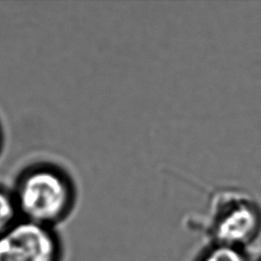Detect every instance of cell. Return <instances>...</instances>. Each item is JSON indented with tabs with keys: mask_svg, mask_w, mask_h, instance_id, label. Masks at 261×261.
Segmentation results:
<instances>
[{
	"mask_svg": "<svg viewBox=\"0 0 261 261\" xmlns=\"http://www.w3.org/2000/svg\"><path fill=\"white\" fill-rule=\"evenodd\" d=\"M20 218L55 227L71 213L74 186L65 171L49 163L28 167L12 191Z\"/></svg>",
	"mask_w": 261,
	"mask_h": 261,
	"instance_id": "cell-1",
	"label": "cell"
},
{
	"mask_svg": "<svg viewBox=\"0 0 261 261\" xmlns=\"http://www.w3.org/2000/svg\"><path fill=\"white\" fill-rule=\"evenodd\" d=\"M63 256L54 227L19 218L0 234V261H63Z\"/></svg>",
	"mask_w": 261,
	"mask_h": 261,
	"instance_id": "cell-3",
	"label": "cell"
},
{
	"mask_svg": "<svg viewBox=\"0 0 261 261\" xmlns=\"http://www.w3.org/2000/svg\"><path fill=\"white\" fill-rule=\"evenodd\" d=\"M192 261H251L246 249L207 242Z\"/></svg>",
	"mask_w": 261,
	"mask_h": 261,
	"instance_id": "cell-4",
	"label": "cell"
},
{
	"mask_svg": "<svg viewBox=\"0 0 261 261\" xmlns=\"http://www.w3.org/2000/svg\"><path fill=\"white\" fill-rule=\"evenodd\" d=\"M258 261H261V259H259V260H258Z\"/></svg>",
	"mask_w": 261,
	"mask_h": 261,
	"instance_id": "cell-7",
	"label": "cell"
},
{
	"mask_svg": "<svg viewBox=\"0 0 261 261\" xmlns=\"http://www.w3.org/2000/svg\"><path fill=\"white\" fill-rule=\"evenodd\" d=\"M205 227L207 242L247 250L261 230V213L248 199L222 193L214 198Z\"/></svg>",
	"mask_w": 261,
	"mask_h": 261,
	"instance_id": "cell-2",
	"label": "cell"
},
{
	"mask_svg": "<svg viewBox=\"0 0 261 261\" xmlns=\"http://www.w3.org/2000/svg\"><path fill=\"white\" fill-rule=\"evenodd\" d=\"M20 218L12 191L0 187V234Z\"/></svg>",
	"mask_w": 261,
	"mask_h": 261,
	"instance_id": "cell-5",
	"label": "cell"
},
{
	"mask_svg": "<svg viewBox=\"0 0 261 261\" xmlns=\"http://www.w3.org/2000/svg\"><path fill=\"white\" fill-rule=\"evenodd\" d=\"M3 148V132H2V127L0 125V153L2 151Z\"/></svg>",
	"mask_w": 261,
	"mask_h": 261,
	"instance_id": "cell-6",
	"label": "cell"
}]
</instances>
